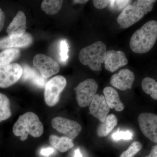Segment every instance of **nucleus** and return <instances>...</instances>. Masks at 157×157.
Returning <instances> with one entry per match:
<instances>
[{
  "label": "nucleus",
  "mask_w": 157,
  "mask_h": 157,
  "mask_svg": "<svg viewBox=\"0 0 157 157\" xmlns=\"http://www.w3.org/2000/svg\"><path fill=\"white\" fill-rule=\"evenodd\" d=\"M98 87L97 82L92 78H88L76 86L75 88L76 99L80 107H86L90 104L96 95Z\"/></svg>",
  "instance_id": "nucleus-6"
},
{
  "label": "nucleus",
  "mask_w": 157,
  "mask_h": 157,
  "mask_svg": "<svg viewBox=\"0 0 157 157\" xmlns=\"http://www.w3.org/2000/svg\"><path fill=\"white\" fill-rule=\"evenodd\" d=\"M128 59L123 52L115 50L107 52L104 63L105 68L108 71L113 73L128 64Z\"/></svg>",
  "instance_id": "nucleus-13"
},
{
  "label": "nucleus",
  "mask_w": 157,
  "mask_h": 157,
  "mask_svg": "<svg viewBox=\"0 0 157 157\" xmlns=\"http://www.w3.org/2000/svg\"><path fill=\"white\" fill-rule=\"evenodd\" d=\"M69 45L67 40L63 39L60 43V60L63 63H65L67 61L69 58Z\"/></svg>",
  "instance_id": "nucleus-25"
},
{
  "label": "nucleus",
  "mask_w": 157,
  "mask_h": 157,
  "mask_svg": "<svg viewBox=\"0 0 157 157\" xmlns=\"http://www.w3.org/2000/svg\"><path fill=\"white\" fill-rule=\"evenodd\" d=\"M22 74V67L16 63L0 70V87L5 88L13 85L21 78Z\"/></svg>",
  "instance_id": "nucleus-10"
},
{
  "label": "nucleus",
  "mask_w": 157,
  "mask_h": 157,
  "mask_svg": "<svg viewBox=\"0 0 157 157\" xmlns=\"http://www.w3.org/2000/svg\"><path fill=\"white\" fill-rule=\"evenodd\" d=\"M74 157H82L80 150L78 148L76 149L74 152Z\"/></svg>",
  "instance_id": "nucleus-32"
},
{
  "label": "nucleus",
  "mask_w": 157,
  "mask_h": 157,
  "mask_svg": "<svg viewBox=\"0 0 157 157\" xmlns=\"http://www.w3.org/2000/svg\"><path fill=\"white\" fill-rule=\"evenodd\" d=\"M54 152V149L52 147H48L43 148L40 151V154L45 157H48L50 155L52 154Z\"/></svg>",
  "instance_id": "nucleus-29"
},
{
  "label": "nucleus",
  "mask_w": 157,
  "mask_h": 157,
  "mask_svg": "<svg viewBox=\"0 0 157 157\" xmlns=\"http://www.w3.org/2000/svg\"><path fill=\"white\" fill-rule=\"evenodd\" d=\"M67 84L66 78L57 76L50 79L45 86L44 98L45 103L49 107L55 106L60 99V95Z\"/></svg>",
  "instance_id": "nucleus-5"
},
{
  "label": "nucleus",
  "mask_w": 157,
  "mask_h": 157,
  "mask_svg": "<svg viewBox=\"0 0 157 157\" xmlns=\"http://www.w3.org/2000/svg\"><path fill=\"white\" fill-rule=\"evenodd\" d=\"M90 113L101 122L106 120L110 108L108 107L104 96L96 94L89 107Z\"/></svg>",
  "instance_id": "nucleus-12"
},
{
  "label": "nucleus",
  "mask_w": 157,
  "mask_h": 157,
  "mask_svg": "<svg viewBox=\"0 0 157 157\" xmlns=\"http://www.w3.org/2000/svg\"><path fill=\"white\" fill-rule=\"evenodd\" d=\"M157 39V22L147 21L131 37L130 48L133 52L144 54L149 51L154 46Z\"/></svg>",
  "instance_id": "nucleus-1"
},
{
  "label": "nucleus",
  "mask_w": 157,
  "mask_h": 157,
  "mask_svg": "<svg viewBox=\"0 0 157 157\" xmlns=\"http://www.w3.org/2000/svg\"><path fill=\"white\" fill-rule=\"evenodd\" d=\"M49 142L53 147L63 153L68 151L74 146L73 140L66 136L59 137L54 135H50Z\"/></svg>",
  "instance_id": "nucleus-18"
},
{
  "label": "nucleus",
  "mask_w": 157,
  "mask_h": 157,
  "mask_svg": "<svg viewBox=\"0 0 157 157\" xmlns=\"http://www.w3.org/2000/svg\"><path fill=\"white\" fill-rule=\"evenodd\" d=\"M110 1H98V0H94L93 1L94 6L96 8L98 9H104L107 7L109 5Z\"/></svg>",
  "instance_id": "nucleus-28"
},
{
  "label": "nucleus",
  "mask_w": 157,
  "mask_h": 157,
  "mask_svg": "<svg viewBox=\"0 0 157 157\" xmlns=\"http://www.w3.org/2000/svg\"><path fill=\"white\" fill-rule=\"evenodd\" d=\"M21 77L23 80L29 81L39 87H45L46 84L45 78H43L36 70L28 65L24 66Z\"/></svg>",
  "instance_id": "nucleus-17"
},
{
  "label": "nucleus",
  "mask_w": 157,
  "mask_h": 157,
  "mask_svg": "<svg viewBox=\"0 0 157 157\" xmlns=\"http://www.w3.org/2000/svg\"><path fill=\"white\" fill-rule=\"evenodd\" d=\"M107 52L106 45L101 41H98L82 48L78 58L82 64L88 66L93 71H101Z\"/></svg>",
  "instance_id": "nucleus-4"
},
{
  "label": "nucleus",
  "mask_w": 157,
  "mask_h": 157,
  "mask_svg": "<svg viewBox=\"0 0 157 157\" xmlns=\"http://www.w3.org/2000/svg\"><path fill=\"white\" fill-rule=\"evenodd\" d=\"M73 2L75 3H79V4H85L87 3L88 1V0H75Z\"/></svg>",
  "instance_id": "nucleus-33"
},
{
  "label": "nucleus",
  "mask_w": 157,
  "mask_h": 157,
  "mask_svg": "<svg viewBox=\"0 0 157 157\" xmlns=\"http://www.w3.org/2000/svg\"><path fill=\"white\" fill-rule=\"evenodd\" d=\"M33 63L45 79L58 73L60 70L59 66L56 61L42 54H39L34 56Z\"/></svg>",
  "instance_id": "nucleus-7"
},
{
  "label": "nucleus",
  "mask_w": 157,
  "mask_h": 157,
  "mask_svg": "<svg viewBox=\"0 0 157 157\" xmlns=\"http://www.w3.org/2000/svg\"><path fill=\"white\" fill-rule=\"evenodd\" d=\"M26 17L22 11H19L7 29L9 37H19L25 33Z\"/></svg>",
  "instance_id": "nucleus-14"
},
{
  "label": "nucleus",
  "mask_w": 157,
  "mask_h": 157,
  "mask_svg": "<svg viewBox=\"0 0 157 157\" xmlns=\"http://www.w3.org/2000/svg\"><path fill=\"white\" fill-rule=\"evenodd\" d=\"M52 125L58 132L72 140L79 135L82 129L81 125L76 121L60 117L53 118Z\"/></svg>",
  "instance_id": "nucleus-8"
},
{
  "label": "nucleus",
  "mask_w": 157,
  "mask_h": 157,
  "mask_svg": "<svg viewBox=\"0 0 157 157\" xmlns=\"http://www.w3.org/2000/svg\"><path fill=\"white\" fill-rule=\"evenodd\" d=\"M131 2V1H110L109 5L112 9L121 10H123Z\"/></svg>",
  "instance_id": "nucleus-27"
},
{
  "label": "nucleus",
  "mask_w": 157,
  "mask_h": 157,
  "mask_svg": "<svg viewBox=\"0 0 157 157\" xmlns=\"http://www.w3.org/2000/svg\"><path fill=\"white\" fill-rule=\"evenodd\" d=\"M13 132L15 136L20 137L21 140L24 141L29 135L36 138L42 136L44 127L36 113L28 112L20 116L13 126Z\"/></svg>",
  "instance_id": "nucleus-3"
},
{
  "label": "nucleus",
  "mask_w": 157,
  "mask_h": 157,
  "mask_svg": "<svg viewBox=\"0 0 157 157\" xmlns=\"http://www.w3.org/2000/svg\"><path fill=\"white\" fill-rule=\"evenodd\" d=\"M20 52L16 48H9L0 53V70L4 69L17 58Z\"/></svg>",
  "instance_id": "nucleus-20"
},
{
  "label": "nucleus",
  "mask_w": 157,
  "mask_h": 157,
  "mask_svg": "<svg viewBox=\"0 0 157 157\" xmlns=\"http://www.w3.org/2000/svg\"><path fill=\"white\" fill-rule=\"evenodd\" d=\"M5 21V14L0 8V32L3 29Z\"/></svg>",
  "instance_id": "nucleus-30"
},
{
  "label": "nucleus",
  "mask_w": 157,
  "mask_h": 157,
  "mask_svg": "<svg viewBox=\"0 0 157 157\" xmlns=\"http://www.w3.org/2000/svg\"><path fill=\"white\" fill-rule=\"evenodd\" d=\"M33 38L30 34L25 33L19 37H6L0 39V48L9 49L14 48H25L32 44Z\"/></svg>",
  "instance_id": "nucleus-15"
},
{
  "label": "nucleus",
  "mask_w": 157,
  "mask_h": 157,
  "mask_svg": "<svg viewBox=\"0 0 157 157\" xmlns=\"http://www.w3.org/2000/svg\"><path fill=\"white\" fill-rule=\"evenodd\" d=\"M155 0H137L129 4L123 10L117 17L118 23L123 29L133 25L152 10Z\"/></svg>",
  "instance_id": "nucleus-2"
},
{
  "label": "nucleus",
  "mask_w": 157,
  "mask_h": 157,
  "mask_svg": "<svg viewBox=\"0 0 157 157\" xmlns=\"http://www.w3.org/2000/svg\"><path fill=\"white\" fill-rule=\"evenodd\" d=\"M145 157H157V146L152 147L150 154Z\"/></svg>",
  "instance_id": "nucleus-31"
},
{
  "label": "nucleus",
  "mask_w": 157,
  "mask_h": 157,
  "mask_svg": "<svg viewBox=\"0 0 157 157\" xmlns=\"http://www.w3.org/2000/svg\"><path fill=\"white\" fill-rule=\"evenodd\" d=\"M117 118L114 114L107 116V119L104 122L100 125L97 130V134L100 137H106L109 135L113 129L117 124Z\"/></svg>",
  "instance_id": "nucleus-19"
},
{
  "label": "nucleus",
  "mask_w": 157,
  "mask_h": 157,
  "mask_svg": "<svg viewBox=\"0 0 157 157\" xmlns=\"http://www.w3.org/2000/svg\"><path fill=\"white\" fill-rule=\"evenodd\" d=\"M135 80L134 73L129 69H125L113 75L110 78V83L113 87L124 91L131 89Z\"/></svg>",
  "instance_id": "nucleus-11"
},
{
  "label": "nucleus",
  "mask_w": 157,
  "mask_h": 157,
  "mask_svg": "<svg viewBox=\"0 0 157 157\" xmlns=\"http://www.w3.org/2000/svg\"><path fill=\"white\" fill-rule=\"evenodd\" d=\"M140 130L145 137L157 143V115L150 113H143L138 117Z\"/></svg>",
  "instance_id": "nucleus-9"
},
{
  "label": "nucleus",
  "mask_w": 157,
  "mask_h": 157,
  "mask_svg": "<svg viewBox=\"0 0 157 157\" xmlns=\"http://www.w3.org/2000/svg\"><path fill=\"white\" fill-rule=\"evenodd\" d=\"M133 134L130 131H120L119 128L115 133H113L112 135L113 140L115 141H118L123 139L124 140H130L132 139Z\"/></svg>",
  "instance_id": "nucleus-26"
},
{
  "label": "nucleus",
  "mask_w": 157,
  "mask_h": 157,
  "mask_svg": "<svg viewBox=\"0 0 157 157\" xmlns=\"http://www.w3.org/2000/svg\"><path fill=\"white\" fill-rule=\"evenodd\" d=\"M103 93L108 107L120 112L124 109V105L121 101L117 91L110 86L104 88Z\"/></svg>",
  "instance_id": "nucleus-16"
},
{
  "label": "nucleus",
  "mask_w": 157,
  "mask_h": 157,
  "mask_svg": "<svg viewBox=\"0 0 157 157\" xmlns=\"http://www.w3.org/2000/svg\"><path fill=\"white\" fill-rule=\"evenodd\" d=\"M11 103L9 98L0 93V122L6 121L11 117Z\"/></svg>",
  "instance_id": "nucleus-21"
},
{
  "label": "nucleus",
  "mask_w": 157,
  "mask_h": 157,
  "mask_svg": "<svg viewBox=\"0 0 157 157\" xmlns=\"http://www.w3.org/2000/svg\"><path fill=\"white\" fill-rule=\"evenodd\" d=\"M63 1L60 0H45L42 2L41 8L46 14L54 15L61 9Z\"/></svg>",
  "instance_id": "nucleus-22"
},
{
  "label": "nucleus",
  "mask_w": 157,
  "mask_h": 157,
  "mask_svg": "<svg viewBox=\"0 0 157 157\" xmlns=\"http://www.w3.org/2000/svg\"><path fill=\"white\" fill-rule=\"evenodd\" d=\"M141 86L144 91L154 100H157V83L153 78L146 77L141 82Z\"/></svg>",
  "instance_id": "nucleus-23"
},
{
  "label": "nucleus",
  "mask_w": 157,
  "mask_h": 157,
  "mask_svg": "<svg viewBox=\"0 0 157 157\" xmlns=\"http://www.w3.org/2000/svg\"><path fill=\"white\" fill-rule=\"evenodd\" d=\"M141 148V144L139 141H135L131 144L126 151L121 154L120 157H134Z\"/></svg>",
  "instance_id": "nucleus-24"
}]
</instances>
